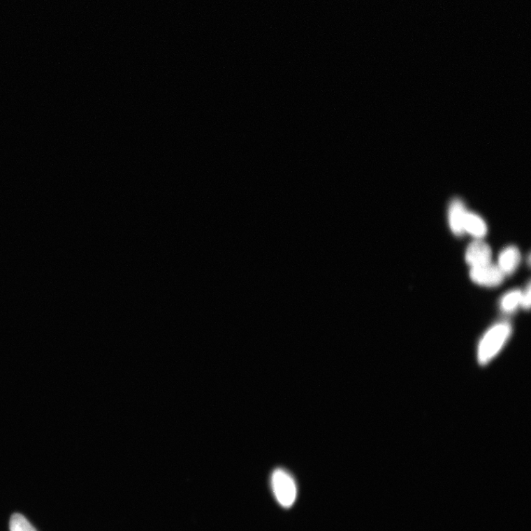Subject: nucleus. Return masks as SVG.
<instances>
[{"instance_id":"1","label":"nucleus","mask_w":531,"mask_h":531,"mask_svg":"<svg viewBox=\"0 0 531 531\" xmlns=\"http://www.w3.org/2000/svg\"><path fill=\"white\" fill-rule=\"evenodd\" d=\"M511 327L502 323L491 328L485 335L478 348V360L484 365L498 354L511 335Z\"/></svg>"},{"instance_id":"7","label":"nucleus","mask_w":531,"mask_h":531,"mask_svg":"<svg viewBox=\"0 0 531 531\" xmlns=\"http://www.w3.org/2000/svg\"><path fill=\"white\" fill-rule=\"evenodd\" d=\"M463 230L477 238H482L488 231L485 221L474 212L467 211L463 222Z\"/></svg>"},{"instance_id":"5","label":"nucleus","mask_w":531,"mask_h":531,"mask_svg":"<svg viewBox=\"0 0 531 531\" xmlns=\"http://www.w3.org/2000/svg\"><path fill=\"white\" fill-rule=\"evenodd\" d=\"M467 208L460 198H455L451 202L449 207V222L451 231L456 235H462L463 222L467 214Z\"/></svg>"},{"instance_id":"6","label":"nucleus","mask_w":531,"mask_h":531,"mask_svg":"<svg viewBox=\"0 0 531 531\" xmlns=\"http://www.w3.org/2000/svg\"><path fill=\"white\" fill-rule=\"evenodd\" d=\"M521 252L516 247L504 248L499 256L498 267L504 275L515 272L521 262Z\"/></svg>"},{"instance_id":"8","label":"nucleus","mask_w":531,"mask_h":531,"mask_svg":"<svg viewBox=\"0 0 531 531\" xmlns=\"http://www.w3.org/2000/svg\"><path fill=\"white\" fill-rule=\"evenodd\" d=\"M522 291L514 290L504 296L500 303L501 309L506 312H514L521 304Z\"/></svg>"},{"instance_id":"10","label":"nucleus","mask_w":531,"mask_h":531,"mask_svg":"<svg viewBox=\"0 0 531 531\" xmlns=\"http://www.w3.org/2000/svg\"><path fill=\"white\" fill-rule=\"evenodd\" d=\"M531 291L530 284L529 283L525 291L522 292L521 305L525 310H530V302H531V298H530L531 291Z\"/></svg>"},{"instance_id":"4","label":"nucleus","mask_w":531,"mask_h":531,"mask_svg":"<svg viewBox=\"0 0 531 531\" xmlns=\"http://www.w3.org/2000/svg\"><path fill=\"white\" fill-rule=\"evenodd\" d=\"M491 256L490 247L481 240L472 242L466 252V261L471 268L490 263Z\"/></svg>"},{"instance_id":"3","label":"nucleus","mask_w":531,"mask_h":531,"mask_svg":"<svg viewBox=\"0 0 531 531\" xmlns=\"http://www.w3.org/2000/svg\"><path fill=\"white\" fill-rule=\"evenodd\" d=\"M504 273L497 265L489 263L479 267L472 268L470 277L475 284L486 287H495L500 285L504 278Z\"/></svg>"},{"instance_id":"9","label":"nucleus","mask_w":531,"mask_h":531,"mask_svg":"<svg viewBox=\"0 0 531 531\" xmlns=\"http://www.w3.org/2000/svg\"><path fill=\"white\" fill-rule=\"evenodd\" d=\"M10 531H37L26 518L20 514H13L10 521Z\"/></svg>"},{"instance_id":"2","label":"nucleus","mask_w":531,"mask_h":531,"mask_svg":"<svg viewBox=\"0 0 531 531\" xmlns=\"http://www.w3.org/2000/svg\"><path fill=\"white\" fill-rule=\"evenodd\" d=\"M271 484L276 500L284 508L293 506L298 496L296 481L289 472L277 469L272 474Z\"/></svg>"}]
</instances>
